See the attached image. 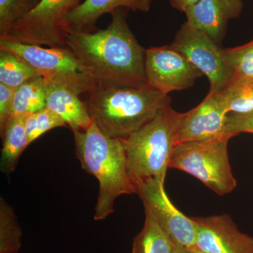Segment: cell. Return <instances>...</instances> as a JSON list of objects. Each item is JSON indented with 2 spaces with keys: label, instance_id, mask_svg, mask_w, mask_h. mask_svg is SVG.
Segmentation results:
<instances>
[{
  "label": "cell",
  "instance_id": "ba28073f",
  "mask_svg": "<svg viewBox=\"0 0 253 253\" xmlns=\"http://www.w3.org/2000/svg\"><path fill=\"white\" fill-rule=\"evenodd\" d=\"M208 78L209 94H218L234 81V73L224 49L204 32L185 22L171 44Z\"/></svg>",
  "mask_w": 253,
  "mask_h": 253
},
{
  "label": "cell",
  "instance_id": "4316f807",
  "mask_svg": "<svg viewBox=\"0 0 253 253\" xmlns=\"http://www.w3.org/2000/svg\"><path fill=\"white\" fill-rule=\"evenodd\" d=\"M199 1V0H169V2L174 9L185 12L186 10Z\"/></svg>",
  "mask_w": 253,
  "mask_h": 253
},
{
  "label": "cell",
  "instance_id": "ac0fdd59",
  "mask_svg": "<svg viewBox=\"0 0 253 253\" xmlns=\"http://www.w3.org/2000/svg\"><path fill=\"white\" fill-rule=\"evenodd\" d=\"M49 82L39 76L15 89L12 114L26 115L46 108V91Z\"/></svg>",
  "mask_w": 253,
  "mask_h": 253
},
{
  "label": "cell",
  "instance_id": "4fadbf2b",
  "mask_svg": "<svg viewBox=\"0 0 253 253\" xmlns=\"http://www.w3.org/2000/svg\"><path fill=\"white\" fill-rule=\"evenodd\" d=\"M243 0H199L185 11L186 22L220 45L229 21L239 17Z\"/></svg>",
  "mask_w": 253,
  "mask_h": 253
},
{
  "label": "cell",
  "instance_id": "d6986e66",
  "mask_svg": "<svg viewBox=\"0 0 253 253\" xmlns=\"http://www.w3.org/2000/svg\"><path fill=\"white\" fill-rule=\"evenodd\" d=\"M41 76L36 69L16 54L0 50V83L16 89L26 82Z\"/></svg>",
  "mask_w": 253,
  "mask_h": 253
},
{
  "label": "cell",
  "instance_id": "e0dca14e",
  "mask_svg": "<svg viewBox=\"0 0 253 253\" xmlns=\"http://www.w3.org/2000/svg\"><path fill=\"white\" fill-rule=\"evenodd\" d=\"M142 229L133 240L131 253H172V240L163 230L152 212L144 207Z\"/></svg>",
  "mask_w": 253,
  "mask_h": 253
},
{
  "label": "cell",
  "instance_id": "9c48e42d",
  "mask_svg": "<svg viewBox=\"0 0 253 253\" xmlns=\"http://www.w3.org/2000/svg\"><path fill=\"white\" fill-rule=\"evenodd\" d=\"M145 71L148 84L167 94L194 85L204 74L172 45L146 49Z\"/></svg>",
  "mask_w": 253,
  "mask_h": 253
},
{
  "label": "cell",
  "instance_id": "484cf974",
  "mask_svg": "<svg viewBox=\"0 0 253 253\" xmlns=\"http://www.w3.org/2000/svg\"><path fill=\"white\" fill-rule=\"evenodd\" d=\"M15 89L0 83V129L12 114Z\"/></svg>",
  "mask_w": 253,
  "mask_h": 253
},
{
  "label": "cell",
  "instance_id": "7c38bea8",
  "mask_svg": "<svg viewBox=\"0 0 253 253\" xmlns=\"http://www.w3.org/2000/svg\"><path fill=\"white\" fill-rule=\"evenodd\" d=\"M227 115L220 93H208L201 104L188 112L181 113L177 144L226 135L224 127Z\"/></svg>",
  "mask_w": 253,
  "mask_h": 253
},
{
  "label": "cell",
  "instance_id": "8992f818",
  "mask_svg": "<svg viewBox=\"0 0 253 253\" xmlns=\"http://www.w3.org/2000/svg\"><path fill=\"white\" fill-rule=\"evenodd\" d=\"M84 0H41L26 15L0 37L24 44L66 47L68 15Z\"/></svg>",
  "mask_w": 253,
  "mask_h": 253
},
{
  "label": "cell",
  "instance_id": "7402d4cb",
  "mask_svg": "<svg viewBox=\"0 0 253 253\" xmlns=\"http://www.w3.org/2000/svg\"><path fill=\"white\" fill-rule=\"evenodd\" d=\"M224 52L234 79L253 83V40L244 45L224 49Z\"/></svg>",
  "mask_w": 253,
  "mask_h": 253
},
{
  "label": "cell",
  "instance_id": "3957f363",
  "mask_svg": "<svg viewBox=\"0 0 253 253\" xmlns=\"http://www.w3.org/2000/svg\"><path fill=\"white\" fill-rule=\"evenodd\" d=\"M73 132L82 168L99 182L94 219L103 220L114 212L119 196L137 194L128 172L124 144L121 139L106 135L94 123L86 130Z\"/></svg>",
  "mask_w": 253,
  "mask_h": 253
},
{
  "label": "cell",
  "instance_id": "44dd1931",
  "mask_svg": "<svg viewBox=\"0 0 253 253\" xmlns=\"http://www.w3.org/2000/svg\"><path fill=\"white\" fill-rule=\"evenodd\" d=\"M219 93L228 113L253 111V83L234 79Z\"/></svg>",
  "mask_w": 253,
  "mask_h": 253
},
{
  "label": "cell",
  "instance_id": "5b68a950",
  "mask_svg": "<svg viewBox=\"0 0 253 253\" xmlns=\"http://www.w3.org/2000/svg\"><path fill=\"white\" fill-rule=\"evenodd\" d=\"M231 138L224 135L179 143L173 151L169 168L194 176L219 196L230 194L237 186L228 152Z\"/></svg>",
  "mask_w": 253,
  "mask_h": 253
},
{
  "label": "cell",
  "instance_id": "2e32d148",
  "mask_svg": "<svg viewBox=\"0 0 253 253\" xmlns=\"http://www.w3.org/2000/svg\"><path fill=\"white\" fill-rule=\"evenodd\" d=\"M0 132L2 139L0 167L4 174L9 175L23 151L31 144L25 127L24 115L11 116Z\"/></svg>",
  "mask_w": 253,
  "mask_h": 253
},
{
  "label": "cell",
  "instance_id": "f1b7e54d",
  "mask_svg": "<svg viewBox=\"0 0 253 253\" xmlns=\"http://www.w3.org/2000/svg\"><path fill=\"white\" fill-rule=\"evenodd\" d=\"M190 251H191V253H206L204 252H201V251H199V250L195 249V248H192V249H190Z\"/></svg>",
  "mask_w": 253,
  "mask_h": 253
},
{
  "label": "cell",
  "instance_id": "5bb4252c",
  "mask_svg": "<svg viewBox=\"0 0 253 253\" xmlns=\"http://www.w3.org/2000/svg\"><path fill=\"white\" fill-rule=\"evenodd\" d=\"M70 86L49 83L46 91V108L63 120L71 130H86L94 123L86 103Z\"/></svg>",
  "mask_w": 253,
  "mask_h": 253
},
{
  "label": "cell",
  "instance_id": "603a6c76",
  "mask_svg": "<svg viewBox=\"0 0 253 253\" xmlns=\"http://www.w3.org/2000/svg\"><path fill=\"white\" fill-rule=\"evenodd\" d=\"M24 123L31 144L46 131L67 126L63 119L47 108L24 115Z\"/></svg>",
  "mask_w": 253,
  "mask_h": 253
},
{
  "label": "cell",
  "instance_id": "30bf717a",
  "mask_svg": "<svg viewBox=\"0 0 253 253\" xmlns=\"http://www.w3.org/2000/svg\"><path fill=\"white\" fill-rule=\"evenodd\" d=\"M164 183L158 178H150L136 185L137 194L144 207L152 212L173 244L192 249L196 239L194 221L192 217H186L171 202L165 190Z\"/></svg>",
  "mask_w": 253,
  "mask_h": 253
},
{
  "label": "cell",
  "instance_id": "6da1fadb",
  "mask_svg": "<svg viewBox=\"0 0 253 253\" xmlns=\"http://www.w3.org/2000/svg\"><path fill=\"white\" fill-rule=\"evenodd\" d=\"M108 27L92 32L68 33L66 46L82 72L94 82L141 87L148 85L146 49L136 41L121 9L112 14Z\"/></svg>",
  "mask_w": 253,
  "mask_h": 253
},
{
  "label": "cell",
  "instance_id": "8fae6325",
  "mask_svg": "<svg viewBox=\"0 0 253 253\" xmlns=\"http://www.w3.org/2000/svg\"><path fill=\"white\" fill-rule=\"evenodd\" d=\"M196 229L194 248L206 253H253V237L241 232L227 214L192 217Z\"/></svg>",
  "mask_w": 253,
  "mask_h": 253
},
{
  "label": "cell",
  "instance_id": "52a82bcc",
  "mask_svg": "<svg viewBox=\"0 0 253 253\" xmlns=\"http://www.w3.org/2000/svg\"><path fill=\"white\" fill-rule=\"evenodd\" d=\"M0 50L16 54L49 83L70 86L81 94L87 93L94 84V81L82 72L77 60L67 47L44 48L0 37Z\"/></svg>",
  "mask_w": 253,
  "mask_h": 253
},
{
  "label": "cell",
  "instance_id": "cb8c5ba5",
  "mask_svg": "<svg viewBox=\"0 0 253 253\" xmlns=\"http://www.w3.org/2000/svg\"><path fill=\"white\" fill-rule=\"evenodd\" d=\"M41 0H0V35L31 12Z\"/></svg>",
  "mask_w": 253,
  "mask_h": 253
},
{
  "label": "cell",
  "instance_id": "7a4b0ae2",
  "mask_svg": "<svg viewBox=\"0 0 253 253\" xmlns=\"http://www.w3.org/2000/svg\"><path fill=\"white\" fill-rule=\"evenodd\" d=\"M84 101L93 122L106 135L125 139L139 130L170 102L149 84L141 87L94 82Z\"/></svg>",
  "mask_w": 253,
  "mask_h": 253
},
{
  "label": "cell",
  "instance_id": "277c9868",
  "mask_svg": "<svg viewBox=\"0 0 253 253\" xmlns=\"http://www.w3.org/2000/svg\"><path fill=\"white\" fill-rule=\"evenodd\" d=\"M181 113L170 102L139 130L122 139L131 180L136 185L150 178L166 180L171 156L177 144Z\"/></svg>",
  "mask_w": 253,
  "mask_h": 253
},
{
  "label": "cell",
  "instance_id": "d4e9b609",
  "mask_svg": "<svg viewBox=\"0 0 253 253\" xmlns=\"http://www.w3.org/2000/svg\"><path fill=\"white\" fill-rule=\"evenodd\" d=\"M224 133L231 138L241 133L253 134V111L246 113H228Z\"/></svg>",
  "mask_w": 253,
  "mask_h": 253
},
{
  "label": "cell",
  "instance_id": "83f0119b",
  "mask_svg": "<svg viewBox=\"0 0 253 253\" xmlns=\"http://www.w3.org/2000/svg\"><path fill=\"white\" fill-rule=\"evenodd\" d=\"M173 246H174V249H173L172 253H191L189 249L184 247V246L174 244H173Z\"/></svg>",
  "mask_w": 253,
  "mask_h": 253
},
{
  "label": "cell",
  "instance_id": "ffe728a7",
  "mask_svg": "<svg viewBox=\"0 0 253 253\" xmlns=\"http://www.w3.org/2000/svg\"><path fill=\"white\" fill-rule=\"evenodd\" d=\"M22 231L14 208L0 199V253H19Z\"/></svg>",
  "mask_w": 253,
  "mask_h": 253
},
{
  "label": "cell",
  "instance_id": "9a60e30c",
  "mask_svg": "<svg viewBox=\"0 0 253 253\" xmlns=\"http://www.w3.org/2000/svg\"><path fill=\"white\" fill-rule=\"evenodd\" d=\"M152 1L153 0H84L68 15V33L96 31L95 25L101 16L112 14L121 8L148 12L151 9Z\"/></svg>",
  "mask_w": 253,
  "mask_h": 253
}]
</instances>
